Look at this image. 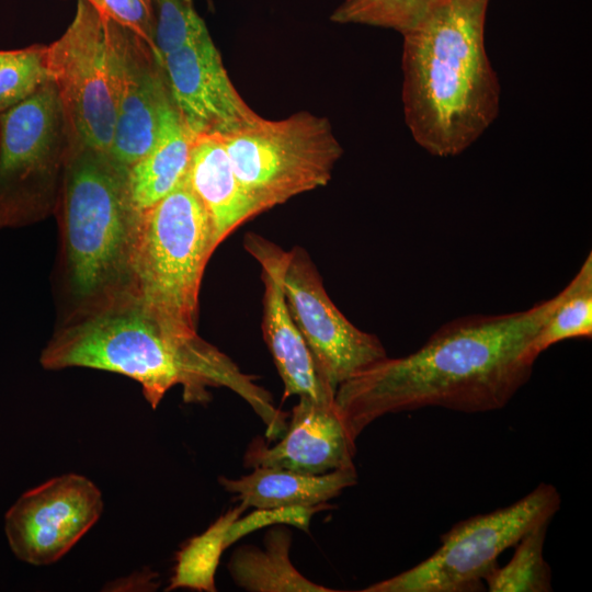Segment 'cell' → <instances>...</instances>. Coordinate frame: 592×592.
<instances>
[{"instance_id":"1","label":"cell","mask_w":592,"mask_h":592,"mask_svg":"<svg viewBox=\"0 0 592 592\" xmlns=\"http://www.w3.org/2000/svg\"><path fill=\"white\" fill-rule=\"evenodd\" d=\"M565 296L528 309L470 315L441 326L417 351L388 356L342 383L334 402L350 434L377 419L426 407L465 413L499 410L531 378L526 349Z\"/></svg>"},{"instance_id":"2","label":"cell","mask_w":592,"mask_h":592,"mask_svg":"<svg viewBox=\"0 0 592 592\" xmlns=\"http://www.w3.org/2000/svg\"><path fill=\"white\" fill-rule=\"evenodd\" d=\"M41 364L46 369L86 367L129 377L139 383L152 409L174 386H182L186 403H207L208 388L225 387L261 418L267 440L278 439L286 429L288 414L275 407L253 376L200 335L185 338L169 330L127 289L77 310L49 340Z\"/></svg>"},{"instance_id":"3","label":"cell","mask_w":592,"mask_h":592,"mask_svg":"<svg viewBox=\"0 0 592 592\" xmlns=\"http://www.w3.org/2000/svg\"><path fill=\"white\" fill-rule=\"evenodd\" d=\"M489 0H436L403 36L402 104L414 140L453 157L493 123L500 84L485 45Z\"/></svg>"},{"instance_id":"4","label":"cell","mask_w":592,"mask_h":592,"mask_svg":"<svg viewBox=\"0 0 592 592\" xmlns=\"http://www.w3.org/2000/svg\"><path fill=\"white\" fill-rule=\"evenodd\" d=\"M126 167L76 140L57 205L67 289L77 310L127 289L139 212Z\"/></svg>"},{"instance_id":"5","label":"cell","mask_w":592,"mask_h":592,"mask_svg":"<svg viewBox=\"0 0 592 592\" xmlns=\"http://www.w3.org/2000/svg\"><path fill=\"white\" fill-rule=\"evenodd\" d=\"M215 249L209 218L184 179L139 214L127 291L172 332L197 337L201 282Z\"/></svg>"},{"instance_id":"6","label":"cell","mask_w":592,"mask_h":592,"mask_svg":"<svg viewBox=\"0 0 592 592\" xmlns=\"http://www.w3.org/2000/svg\"><path fill=\"white\" fill-rule=\"evenodd\" d=\"M220 138L260 213L327 185L343 153L330 122L305 111Z\"/></svg>"},{"instance_id":"7","label":"cell","mask_w":592,"mask_h":592,"mask_svg":"<svg viewBox=\"0 0 592 592\" xmlns=\"http://www.w3.org/2000/svg\"><path fill=\"white\" fill-rule=\"evenodd\" d=\"M72 141L50 80L0 114V227L36 221L56 207Z\"/></svg>"},{"instance_id":"8","label":"cell","mask_w":592,"mask_h":592,"mask_svg":"<svg viewBox=\"0 0 592 592\" xmlns=\"http://www.w3.org/2000/svg\"><path fill=\"white\" fill-rule=\"evenodd\" d=\"M561 504L557 489L542 482L514 503L455 524L426 559L364 592L478 591L498 557L532 528L553 520Z\"/></svg>"},{"instance_id":"9","label":"cell","mask_w":592,"mask_h":592,"mask_svg":"<svg viewBox=\"0 0 592 592\" xmlns=\"http://www.w3.org/2000/svg\"><path fill=\"white\" fill-rule=\"evenodd\" d=\"M45 60L73 140L109 152L115 124L109 19L88 1L77 0L71 23L46 46Z\"/></svg>"},{"instance_id":"10","label":"cell","mask_w":592,"mask_h":592,"mask_svg":"<svg viewBox=\"0 0 592 592\" xmlns=\"http://www.w3.org/2000/svg\"><path fill=\"white\" fill-rule=\"evenodd\" d=\"M283 288L289 314L322 383L334 392L387 352L373 333L356 328L329 297L322 278L301 247L288 251Z\"/></svg>"},{"instance_id":"11","label":"cell","mask_w":592,"mask_h":592,"mask_svg":"<svg viewBox=\"0 0 592 592\" xmlns=\"http://www.w3.org/2000/svg\"><path fill=\"white\" fill-rule=\"evenodd\" d=\"M103 511L100 489L87 477L65 474L24 492L8 510L4 531L22 561H58L95 524Z\"/></svg>"},{"instance_id":"12","label":"cell","mask_w":592,"mask_h":592,"mask_svg":"<svg viewBox=\"0 0 592 592\" xmlns=\"http://www.w3.org/2000/svg\"><path fill=\"white\" fill-rule=\"evenodd\" d=\"M109 23L115 104L109 155L128 169L156 143L161 114L171 95L153 48L130 30L110 19Z\"/></svg>"},{"instance_id":"13","label":"cell","mask_w":592,"mask_h":592,"mask_svg":"<svg viewBox=\"0 0 592 592\" xmlns=\"http://www.w3.org/2000/svg\"><path fill=\"white\" fill-rule=\"evenodd\" d=\"M161 62L173 104L195 136L223 137L261 118L232 84L208 29Z\"/></svg>"},{"instance_id":"14","label":"cell","mask_w":592,"mask_h":592,"mask_svg":"<svg viewBox=\"0 0 592 592\" xmlns=\"http://www.w3.org/2000/svg\"><path fill=\"white\" fill-rule=\"evenodd\" d=\"M278 442L254 437L243 454L246 468L274 467L320 475L354 466L355 442L334 400L298 397Z\"/></svg>"},{"instance_id":"15","label":"cell","mask_w":592,"mask_h":592,"mask_svg":"<svg viewBox=\"0 0 592 592\" xmlns=\"http://www.w3.org/2000/svg\"><path fill=\"white\" fill-rule=\"evenodd\" d=\"M243 246L261 267L264 285L262 332L284 384V399L298 396L319 401L334 400L335 392L318 376L286 304L283 276L288 251L255 234H248Z\"/></svg>"},{"instance_id":"16","label":"cell","mask_w":592,"mask_h":592,"mask_svg":"<svg viewBox=\"0 0 592 592\" xmlns=\"http://www.w3.org/2000/svg\"><path fill=\"white\" fill-rule=\"evenodd\" d=\"M185 182L209 218L215 248L241 224L260 214L219 136L195 137Z\"/></svg>"},{"instance_id":"17","label":"cell","mask_w":592,"mask_h":592,"mask_svg":"<svg viewBox=\"0 0 592 592\" xmlns=\"http://www.w3.org/2000/svg\"><path fill=\"white\" fill-rule=\"evenodd\" d=\"M236 479L219 477V485L248 509L319 506L357 482L355 467L311 475L274 467H254Z\"/></svg>"},{"instance_id":"18","label":"cell","mask_w":592,"mask_h":592,"mask_svg":"<svg viewBox=\"0 0 592 592\" xmlns=\"http://www.w3.org/2000/svg\"><path fill=\"white\" fill-rule=\"evenodd\" d=\"M195 137L170 99L161 114L156 143L127 171L130 201L139 213L185 179Z\"/></svg>"},{"instance_id":"19","label":"cell","mask_w":592,"mask_h":592,"mask_svg":"<svg viewBox=\"0 0 592 592\" xmlns=\"http://www.w3.org/2000/svg\"><path fill=\"white\" fill-rule=\"evenodd\" d=\"M263 548L242 545L231 555L228 570L232 581L250 592H332L304 577L292 563V533L275 525L264 537Z\"/></svg>"},{"instance_id":"20","label":"cell","mask_w":592,"mask_h":592,"mask_svg":"<svg viewBox=\"0 0 592 592\" xmlns=\"http://www.w3.org/2000/svg\"><path fill=\"white\" fill-rule=\"evenodd\" d=\"M248 508L238 502L221 514L203 533L189 538L175 554V562L167 591L190 589L215 592V574L223 551L227 548L226 534L229 526Z\"/></svg>"},{"instance_id":"21","label":"cell","mask_w":592,"mask_h":592,"mask_svg":"<svg viewBox=\"0 0 592 592\" xmlns=\"http://www.w3.org/2000/svg\"><path fill=\"white\" fill-rule=\"evenodd\" d=\"M592 335V253L565 287V296L550 318L527 345V355L536 358L551 345Z\"/></svg>"},{"instance_id":"22","label":"cell","mask_w":592,"mask_h":592,"mask_svg":"<svg viewBox=\"0 0 592 592\" xmlns=\"http://www.w3.org/2000/svg\"><path fill=\"white\" fill-rule=\"evenodd\" d=\"M549 522L527 532L515 545L508 563L494 567L485 578L491 592H548L553 590L551 570L544 558Z\"/></svg>"},{"instance_id":"23","label":"cell","mask_w":592,"mask_h":592,"mask_svg":"<svg viewBox=\"0 0 592 592\" xmlns=\"http://www.w3.org/2000/svg\"><path fill=\"white\" fill-rule=\"evenodd\" d=\"M436 0H344L331 13L339 24L389 29L405 35L430 13Z\"/></svg>"},{"instance_id":"24","label":"cell","mask_w":592,"mask_h":592,"mask_svg":"<svg viewBox=\"0 0 592 592\" xmlns=\"http://www.w3.org/2000/svg\"><path fill=\"white\" fill-rule=\"evenodd\" d=\"M44 45L9 50L0 62V114L35 93L49 78Z\"/></svg>"},{"instance_id":"25","label":"cell","mask_w":592,"mask_h":592,"mask_svg":"<svg viewBox=\"0 0 592 592\" xmlns=\"http://www.w3.org/2000/svg\"><path fill=\"white\" fill-rule=\"evenodd\" d=\"M153 44L160 59L207 29L194 0H152Z\"/></svg>"},{"instance_id":"26","label":"cell","mask_w":592,"mask_h":592,"mask_svg":"<svg viewBox=\"0 0 592 592\" xmlns=\"http://www.w3.org/2000/svg\"><path fill=\"white\" fill-rule=\"evenodd\" d=\"M326 508H330V505L254 509L250 514L239 516L229 526L226 534L227 548L243 536L265 526L292 525L307 531L311 516L320 510H326Z\"/></svg>"},{"instance_id":"27","label":"cell","mask_w":592,"mask_h":592,"mask_svg":"<svg viewBox=\"0 0 592 592\" xmlns=\"http://www.w3.org/2000/svg\"><path fill=\"white\" fill-rule=\"evenodd\" d=\"M86 1L113 22L140 36L156 52L153 44L155 10L152 0Z\"/></svg>"},{"instance_id":"28","label":"cell","mask_w":592,"mask_h":592,"mask_svg":"<svg viewBox=\"0 0 592 592\" xmlns=\"http://www.w3.org/2000/svg\"><path fill=\"white\" fill-rule=\"evenodd\" d=\"M9 50H0V62L7 57Z\"/></svg>"}]
</instances>
